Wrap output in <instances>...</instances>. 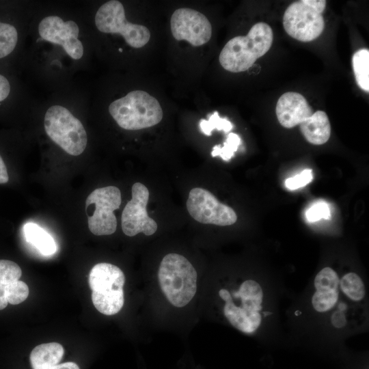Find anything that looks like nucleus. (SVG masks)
I'll return each instance as SVG.
<instances>
[{"instance_id": "nucleus-11", "label": "nucleus", "mask_w": 369, "mask_h": 369, "mask_svg": "<svg viewBox=\"0 0 369 369\" xmlns=\"http://www.w3.org/2000/svg\"><path fill=\"white\" fill-rule=\"evenodd\" d=\"M132 198L127 202L122 214V229L124 234L134 236L139 233L150 236L157 230V223L147 213L149 191L141 182L133 184Z\"/></svg>"}, {"instance_id": "nucleus-12", "label": "nucleus", "mask_w": 369, "mask_h": 369, "mask_svg": "<svg viewBox=\"0 0 369 369\" xmlns=\"http://www.w3.org/2000/svg\"><path fill=\"white\" fill-rule=\"evenodd\" d=\"M170 27L177 40H186L193 46L207 43L212 36V26L201 12L188 8L176 10L172 15Z\"/></svg>"}, {"instance_id": "nucleus-5", "label": "nucleus", "mask_w": 369, "mask_h": 369, "mask_svg": "<svg viewBox=\"0 0 369 369\" xmlns=\"http://www.w3.org/2000/svg\"><path fill=\"white\" fill-rule=\"evenodd\" d=\"M158 279L169 303L182 308L193 298L197 290V272L183 256L169 254L161 262Z\"/></svg>"}, {"instance_id": "nucleus-27", "label": "nucleus", "mask_w": 369, "mask_h": 369, "mask_svg": "<svg viewBox=\"0 0 369 369\" xmlns=\"http://www.w3.org/2000/svg\"><path fill=\"white\" fill-rule=\"evenodd\" d=\"M312 170L305 169L300 174L287 178L285 181V186L289 190H295L306 186L312 182Z\"/></svg>"}, {"instance_id": "nucleus-26", "label": "nucleus", "mask_w": 369, "mask_h": 369, "mask_svg": "<svg viewBox=\"0 0 369 369\" xmlns=\"http://www.w3.org/2000/svg\"><path fill=\"white\" fill-rule=\"evenodd\" d=\"M305 217L309 222L318 221L321 219H330L331 211L325 202L318 201L306 210Z\"/></svg>"}, {"instance_id": "nucleus-22", "label": "nucleus", "mask_w": 369, "mask_h": 369, "mask_svg": "<svg viewBox=\"0 0 369 369\" xmlns=\"http://www.w3.org/2000/svg\"><path fill=\"white\" fill-rule=\"evenodd\" d=\"M200 131L205 135L210 136L213 130L223 131L225 133L230 132L232 128V124L226 118L219 117L217 111L209 116L208 120L202 119L200 122Z\"/></svg>"}, {"instance_id": "nucleus-9", "label": "nucleus", "mask_w": 369, "mask_h": 369, "mask_svg": "<svg viewBox=\"0 0 369 369\" xmlns=\"http://www.w3.org/2000/svg\"><path fill=\"white\" fill-rule=\"evenodd\" d=\"M122 202L120 189L114 186L98 188L86 198L85 211L88 228L97 236L110 235L117 228V219L113 211Z\"/></svg>"}, {"instance_id": "nucleus-10", "label": "nucleus", "mask_w": 369, "mask_h": 369, "mask_svg": "<svg viewBox=\"0 0 369 369\" xmlns=\"http://www.w3.org/2000/svg\"><path fill=\"white\" fill-rule=\"evenodd\" d=\"M186 205L189 215L201 223L226 226L237 220L231 207L221 203L212 193L201 187L190 191Z\"/></svg>"}, {"instance_id": "nucleus-8", "label": "nucleus", "mask_w": 369, "mask_h": 369, "mask_svg": "<svg viewBox=\"0 0 369 369\" xmlns=\"http://www.w3.org/2000/svg\"><path fill=\"white\" fill-rule=\"evenodd\" d=\"M95 25L102 33L121 35L130 46L135 49L145 46L150 38L148 27L126 20L124 6L119 1L102 4L96 13Z\"/></svg>"}, {"instance_id": "nucleus-7", "label": "nucleus", "mask_w": 369, "mask_h": 369, "mask_svg": "<svg viewBox=\"0 0 369 369\" xmlns=\"http://www.w3.org/2000/svg\"><path fill=\"white\" fill-rule=\"evenodd\" d=\"M325 7V0H301L292 3L284 14V30L299 41L306 42L315 40L325 27L322 13Z\"/></svg>"}, {"instance_id": "nucleus-24", "label": "nucleus", "mask_w": 369, "mask_h": 369, "mask_svg": "<svg viewBox=\"0 0 369 369\" xmlns=\"http://www.w3.org/2000/svg\"><path fill=\"white\" fill-rule=\"evenodd\" d=\"M5 294L8 303L17 305L27 298L29 288L23 281L17 280L5 286Z\"/></svg>"}, {"instance_id": "nucleus-29", "label": "nucleus", "mask_w": 369, "mask_h": 369, "mask_svg": "<svg viewBox=\"0 0 369 369\" xmlns=\"http://www.w3.org/2000/svg\"><path fill=\"white\" fill-rule=\"evenodd\" d=\"M9 180L6 165L0 155V184H5Z\"/></svg>"}, {"instance_id": "nucleus-21", "label": "nucleus", "mask_w": 369, "mask_h": 369, "mask_svg": "<svg viewBox=\"0 0 369 369\" xmlns=\"http://www.w3.org/2000/svg\"><path fill=\"white\" fill-rule=\"evenodd\" d=\"M18 42V32L12 25L0 22V59L10 54Z\"/></svg>"}, {"instance_id": "nucleus-23", "label": "nucleus", "mask_w": 369, "mask_h": 369, "mask_svg": "<svg viewBox=\"0 0 369 369\" xmlns=\"http://www.w3.org/2000/svg\"><path fill=\"white\" fill-rule=\"evenodd\" d=\"M241 143L240 137L234 133H230L227 136L223 147L219 145L215 146L211 152V155L215 157L219 156L223 160L228 161L234 154Z\"/></svg>"}, {"instance_id": "nucleus-1", "label": "nucleus", "mask_w": 369, "mask_h": 369, "mask_svg": "<svg viewBox=\"0 0 369 369\" xmlns=\"http://www.w3.org/2000/svg\"><path fill=\"white\" fill-rule=\"evenodd\" d=\"M367 301L366 284L360 275L325 266L314 277L308 304L318 320L331 329L342 332L361 325Z\"/></svg>"}, {"instance_id": "nucleus-16", "label": "nucleus", "mask_w": 369, "mask_h": 369, "mask_svg": "<svg viewBox=\"0 0 369 369\" xmlns=\"http://www.w3.org/2000/svg\"><path fill=\"white\" fill-rule=\"evenodd\" d=\"M300 130L305 139L314 145H322L330 137L331 125L327 115L317 111L300 124Z\"/></svg>"}, {"instance_id": "nucleus-31", "label": "nucleus", "mask_w": 369, "mask_h": 369, "mask_svg": "<svg viewBox=\"0 0 369 369\" xmlns=\"http://www.w3.org/2000/svg\"><path fill=\"white\" fill-rule=\"evenodd\" d=\"M5 286L0 284V310H3L8 305V301L5 294Z\"/></svg>"}, {"instance_id": "nucleus-6", "label": "nucleus", "mask_w": 369, "mask_h": 369, "mask_svg": "<svg viewBox=\"0 0 369 369\" xmlns=\"http://www.w3.org/2000/svg\"><path fill=\"white\" fill-rule=\"evenodd\" d=\"M44 126L49 138L68 154L79 156L85 150L87 142L85 128L66 107H50L45 113Z\"/></svg>"}, {"instance_id": "nucleus-18", "label": "nucleus", "mask_w": 369, "mask_h": 369, "mask_svg": "<svg viewBox=\"0 0 369 369\" xmlns=\"http://www.w3.org/2000/svg\"><path fill=\"white\" fill-rule=\"evenodd\" d=\"M23 232L25 240L42 255L50 256L56 251L57 246L53 238L37 223H26Z\"/></svg>"}, {"instance_id": "nucleus-30", "label": "nucleus", "mask_w": 369, "mask_h": 369, "mask_svg": "<svg viewBox=\"0 0 369 369\" xmlns=\"http://www.w3.org/2000/svg\"><path fill=\"white\" fill-rule=\"evenodd\" d=\"M49 369H80L77 364L69 361L63 364H59Z\"/></svg>"}, {"instance_id": "nucleus-20", "label": "nucleus", "mask_w": 369, "mask_h": 369, "mask_svg": "<svg viewBox=\"0 0 369 369\" xmlns=\"http://www.w3.org/2000/svg\"><path fill=\"white\" fill-rule=\"evenodd\" d=\"M352 64L356 82L363 90L369 92V51L363 49L355 52Z\"/></svg>"}, {"instance_id": "nucleus-14", "label": "nucleus", "mask_w": 369, "mask_h": 369, "mask_svg": "<svg viewBox=\"0 0 369 369\" xmlns=\"http://www.w3.org/2000/svg\"><path fill=\"white\" fill-rule=\"evenodd\" d=\"M276 115L280 124L287 128L300 124L313 114V109L299 93L288 92L277 100Z\"/></svg>"}, {"instance_id": "nucleus-17", "label": "nucleus", "mask_w": 369, "mask_h": 369, "mask_svg": "<svg viewBox=\"0 0 369 369\" xmlns=\"http://www.w3.org/2000/svg\"><path fill=\"white\" fill-rule=\"evenodd\" d=\"M64 353L63 346L57 342L38 345L30 353L31 367L33 369H49L59 364Z\"/></svg>"}, {"instance_id": "nucleus-3", "label": "nucleus", "mask_w": 369, "mask_h": 369, "mask_svg": "<svg viewBox=\"0 0 369 369\" xmlns=\"http://www.w3.org/2000/svg\"><path fill=\"white\" fill-rule=\"evenodd\" d=\"M273 39L271 27L265 23H258L247 36H236L226 44L219 54V63L225 70L232 72L245 71L268 52Z\"/></svg>"}, {"instance_id": "nucleus-13", "label": "nucleus", "mask_w": 369, "mask_h": 369, "mask_svg": "<svg viewBox=\"0 0 369 369\" xmlns=\"http://www.w3.org/2000/svg\"><path fill=\"white\" fill-rule=\"evenodd\" d=\"M38 33L42 39L61 46L72 59L78 60L83 57V45L78 38L79 28L74 21L48 16L40 22Z\"/></svg>"}, {"instance_id": "nucleus-4", "label": "nucleus", "mask_w": 369, "mask_h": 369, "mask_svg": "<svg viewBox=\"0 0 369 369\" xmlns=\"http://www.w3.org/2000/svg\"><path fill=\"white\" fill-rule=\"evenodd\" d=\"M108 109L120 127L130 131L155 126L163 115L159 101L144 90L128 92L113 101Z\"/></svg>"}, {"instance_id": "nucleus-15", "label": "nucleus", "mask_w": 369, "mask_h": 369, "mask_svg": "<svg viewBox=\"0 0 369 369\" xmlns=\"http://www.w3.org/2000/svg\"><path fill=\"white\" fill-rule=\"evenodd\" d=\"M88 282L92 291L105 294L112 293L123 290L125 276L117 266L100 262L91 269Z\"/></svg>"}, {"instance_id": "nucleus-28", "label": "nucleus", "mask_w": 369, "mask_h": 369, "mask_svg": "<svg viewBox=\"0 0 369 369\" xmlns=\"http://www.w3.org/2000/svg\"><path fill=\"white\" fill-rule=\"evenodd\" d=\"M10 85L8 80L0 74V102L4 100L10 94Z\"/></svg>"}, {"instance_id": "nucleus-2", "label": "nucleus", "mask_w": 369, "mask_h": 369, "mask_svg": "<svg viewBox=\"0 0 369 369\" xmlns=\"http://www.w3.org/2000/svg\"><path fill=\"white\" fill-rule=\"evenodd\" d=\"M218 295L224 301L223 314L230 324L247 335L262 330L273 314L269 293L263 282L247 279L236 288H221Z\"/></svg>"}, {"instance_id": "nucleus-25", "label": "nucleus", "mask_w": 369, "mask_h": 369, "mask_svg": "<svg viewBox=\"0 0 369 369\" xmlns=\"http://www.w3.org/2000/svg\"><path fill=\"white\" fill-rule=\"evenodd\" d=\"M22 271L14 262L8 260H0V284L8 285L19 280Z\"/></svg>"}, {"instance_id": "nucleus-19", "label": "nucleus", "mask_w": 369, "mask_h": 369, "mask_svg": "<svg viewBox=\"0 0 369 369\" xmlns=\"http://www.w3.org/2000/svg\"><path fill=\"white\" fill-rule=\"evenodd\" d=\"M92 301L100 313L108 316L113 315L118 313L124 305V290L109 294L92 291Z\"/></svg>"}]
</instances>
